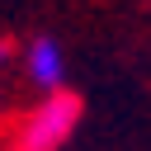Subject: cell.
I'll use <instances>...</instances> for the list:
<instances>
[{
  "instance_id": "1",
  "label": "cell",
  "mask_w": 151,
  "mask_h": 151,
  "mask_svg": "<svg viewBox=\"0 0 151 151\" xmlns=\"http://www.w3.org/2000/svg\"><path fill=\"white\" fill-rule=\"evenodd\" d=\"M80 123V94L52 90L14 132V151H61Z\"/></svg>"
},
{
  "instance_id": "2",
  "label": "cell",
  "mask_w": 151,
  "mask_h": 151,
  "mask_svg": "<svg viewBox=\"0 0 151 151\" xmlns=\"http://www.w3.org/2000/svg\"><path fill=\"white\" fill-rule=\"evenodd\" d=\"M24 76L38 85V90H61V76H66V57L57 47V38H33L24 47Z\"/></svg>"
},
{
  "instance_id": "3",
  "label": "cell",
  "mask_w": 151,
  "mask_h": 151,
  "mask_svg": "<svg viewBox=\"0 0 151 151\" xmlns=\"http://www.w3.org/2000/svg\"><path fill=\"white\" fill-rule=\"evenodd\" d=\"M9 52H14V47H9V42H0V66L9 61Z\"/></svg>"
}]
</instances>
